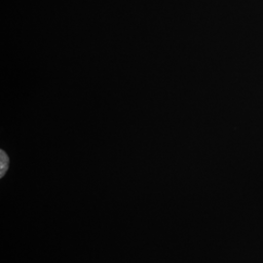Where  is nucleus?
<instances>
[{
	"label": "nucleus",
	"instance_id": "1",
	"mask_svg": "<svg viewBox=\"0 0 263 263\" xmlns=\"http://www.w3.org/2000/svg\"><path fill=\"white\" fill-rule=\"evenodd\" d=\"M10 160L8 155L5 153V151H0V177L3 178V176L6 174L7 170L9 168Z\"/></svg>",
	"mask_w": 263,
	"mask_h": 263
}]
</instances>
